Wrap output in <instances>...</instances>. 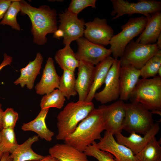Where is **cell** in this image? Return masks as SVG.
<instances>
[{
	"label": "cell",
	"mask_w": 161,
	"mask_h": 161,
	"mask_svg": "<svg viewBox=\"0 0 161 161\" xmlns=\"http://www.w3.org/2000/svg\"><path fill=\"white\" fill-rule=\"evenodd\" d=\"M20 3L21 14L27 15L30 19L34 42L39 46L44 45L47 41L46 35L58 29L56 10L47 5L37 8L24 0H20Z\"/></svg>",
	"instance_id": "cell-1"
},
{
	"label": "cell",
	"mask_w": 161,
	"mask_h": 161,
	"mask_svg": "<svg viewBox=\"0 0 161 161\" xmlns=\"http://www.w3.org/2000/svg\"><path fill=\"white\" fill-rule=\"evenodd\" d=\"M104 130L101 111L94 108L79 123L75 131L65 139L64 143L84 152L95 140L101 139V134Z\"/></svg>",
	"instance_id": "cell-2"
},
{
	"label": "cell",
	"mask_w": 161,
	"mask_h": 161,
	"mask_svg": "<svg viewBox=\"0 0 161 161\" xmlns=\"http://www.w3.org/2000/svg\"><path fill=\"white\" fill-rule=\"evenodd\" d=\"M94 108L92 102L78 100L67 103L57 116L58 133L56 139L64 140L75 131L79 123Z\"/></svg>",
	"instance_id": "cell-3"
},
{
	"label": "cell",
	"mask_w": 161,
	"mask_h": 161,
	"mask_svg": "<svg viewBox=\"0 0 161 161\" xmlns=\"http://www.w3.org/2000/svg\"><path fill=\"white\" fill-rule=\"evenodd\" d=\"M129 100L151 112L161 111V77L140 79Z\"/></svg>",
	"instance_id": "cell-4"
},
{
	"label": "cell",
	"mask_w": 161,
	"mask_h": 161,
	"mask_svg": "<svg viewBox=\"0 0 161 161\" xmlns=\"http://www.w3.org/2000/svg\"><path fill=\"white\" fill-rule=\"evenodd\" d=\"M148 20V18L144 16L131 18L121 26V31L113 35L109 44L114 58L118 59L122 56L128 44L142 32Z\"/></svg>",
	"instance_id": "cell-5"
},
{
	"label": "cell",
	"mask_w": 161,
	"mask_h": 161,
	"mask_svg": "<svg viewBox=\"0 0 161 161\" xmlns=\"http://www.w3.org/2000/svg\"><path fill=\"white\" fill-rule=\"evenodd\" d=\"M125 106L123 130L131 134H146L154 123L151 112L139 103H125Z\"/></svg>",
	"instance_id": "cell-6"
},
{
	"label": "cell",
	"mask_w": 161,
	"mask_h": 161,
	"mask_svg": "<svg viewBox=\"0 0 161 161\" xmlns=\"http://www.w3.org/2000/svg\"><path fill=\"white\" fill-rule=\"evenodd\" d=\"M113 10L110 13L115 20L124 15L141 14L147 18L155 13L160 11L161 1L153 0H139L136 3L124 0H111Z\"/></svg>",
	"instance_id": "cell-7"
},
{
	"label": "cell",
	"mask_w": 161,
	"mask_h": 161,
	"mask_svg": "<svg viewBox=\"0 0 161 161\" xmlns=\"http://www.w3.org/2000/svg\"><path fill=\"white\" fill-rule=\"evenodd\" d=\"M159 50L156 43L145 44L132 40L126 46L120 58L121 65H129L140 70Z\"/></svg>",
	"instance_id": "cell-8"
},
{
	"label": "cell",
	"mask_w": 161,
	"mask_h": 161,
	"mask_svg": "<svg viewBox=\"0 0 161 161\" xmlns=\"http://www.w3.org/2000/svg\"><path fill=\"white\" fill-rule=\"evenodd\" d=\"M104 123L105 130L112 135L121 133L126 115L125 103L119 100L112 104L99 106Z\"/></svg>",
	"instance_id": "cell-9"
},
{
	"label": "cell",
	"mask_w": 161,
	"mask_h": 161,
	"mask_svg": "<svg viewBox=\"0 0 161 161\" xmlns=\"http://www.w3.org/2000/svg\"><path fill=\"white\" fill-rule=\"evenodd\" d=\"M121 66L119 60L115 59L106 77L104 88L96 92L94 98L103 104L117 100L120 93V73Z\"/></svg>",
	"instance_id": "cell-10"
},
{
	"label": "cell",
	"mask_w": 161,
	"mask_h": 161,
	"mask_svg": "<svg viewBox=\"0 0 161 161\" xmlns=\"http://www.w3.org/2000/svg\"><path fill=\"white\" fill-rule=\"evenodd\" d=\"M76 41L78 48L75 55L79 61L96 65L112 54L110 49L92 43L83 37Z\"/></svg>",
	"instance_id": "cell-11"
},
{
	"label": "cell",
	"mask_w": 161,
	"mask_h": 161,
	"mask_svg": "<svg viewBox=\"0 0 161 161\" xmlns=\"http://www.w3.org/2000/svg\"><path fill=\"white\" fill-rule=\"evenodd\" d=\"M58 29L63 32V44L70 45L72 42L77 40L84 34L85 22L83 19H79L78 15L67 10L60 13Z\"/></svg>",
	"instance_id": "cell-12"
},
{
	"label": "cell",
	"mask_w": 161,
	"mask_h": 161,
	"mask_svg": "<svg viewBox=\"0 0 161 161\" xmlns=\"http://www.w3.org/2000/svg\"><path fill=\"white\" fill-rule=\"evenodd\" d=\"M84 34L85 38L95 44L107 46L114 35V30L106 19L95 18L92 21L85 23Z\"/></svg>",
	"instance_id": "cell-13"
},
{
	"label": "cell",
	"mask_w": 161,
	"mask_h": 161,
	"mask_svg": "<svg viewBox=\"0 0 161 161\" xmlns=\"http://www.w3.org/2000/svg\"><path fill=\"white\" fill-rule=\"evenodd\" d=\"M96 145L100 149L112 155L116 161H137L131 150L117 142L113 135L107 131L100 141L96 143Z\"/></svg>",
	"instance_id": "cell-14"
},
{
	"label": "cell",
	"mask_w": 161,
	"mask_h": 161,
	"mask_svg": "<svg viewBox=\"0 0 161 161\" xmlns=\"http://www.w3.org/2000/svg\"><path fill=\"white\" fill-rule=\"evenodd\" d=\"M160 129L159 124L156 123L143 137L134 132L128 137L124 136L121 133L115 136L117 142L129 148L135 155L144 148L152 138L155 137Z\"/></svg>",
	"instance_id": "cell-15"
},
{
	"label": "cell",
	"mask_w": 161,
	"mask_h": 161,
	"mask_svg": "<svg viewBox=\"0 0 161 161\" xmlns=\"http://www.w3.org/2000/svg\"><path fill=\"white\" fill-rule=\"evenodd\" d=\"M95 71L94 65L79 61L75 89L78 94V101H85L91 88Z\"/></svg>",
	"instance_id": "cell-16"
},
{
	"label": "cell",
	"mask_w": 161,
	"mask_h": 161,
	"mask_svg": "<svg viewBox=\"0 0 161 161\" xmlns=\"http://www.w3.org/2000/svg\"><path fill=\"white\" fill-rule=\"evenodd\" d=\"M53 59L48 58L39 82L35 86L37 94L40 95L48 94L58 88L60 77L57 73Z\"/></svg>",
	"instance_id": "cell-17"
},
{
	"label": "cell",
	"mask_w": 161,
	"mask_h": 161,
	"mask_svg": "<svg viewBox=\"0 0 161 161\" xmlns=\"http://www.w3.org/2000/svg\"><path fill=\"white\" fill-rule=\"evenodd\" d=\"M140 76V69L129 65H121L119 78L120 100L124 101L129 100Z\"/></svg>",
	"instance_id": "cell-18"
},
{
	"label": "cell",
	"mask_w": 161,
	"mask_h": 161,
	"mask_svg": "<svg viewBox=\"0 0 161 161\" xmlns=\"http://www.w3.org/2000/svg\"><path fill=\"white\" fill-rule=\"evenodd\" d=\"M43 60L42 55L38 52L34 60L30 61L25 67L20 69V76L14 81V84L19 85L22 88L26 86L28 89H32L37 77L40 73Z\"/></svg>",
	"instance_id": "cell-19"
},
{
	"label": "cell",
	"mask_w": 161,
	"mask_h": 161,
	"mask_svg": "<svg viewBox=\"0 0 161 161\" xmlns=\"http://www.w3.org/2000/svg\"><path fill=\"white\" fill-rule=\"evenodd\" d=\"M49 152L58 161H89L84 152L65 143L54 145L49 149Z\"/></svg>",
	"instance_id": "cell-20"
},
{
	"label": "cell",
	"mask_w": 161,
	"mask_h": 161,
	"mask_svg": "<svg viewBox=\"0 0 161 161\" xmlns=\"http://www.w3.org/2000/svg\"><path fill=\"white\" fill-rule=\"evenodd\" d=\"M145 27L136 42L142 44H154L161 34V12L151 14L148 18Z\"/></svg>",
	"instance_id": "cell-21"
},
{
	"label": "cell",
	"mask_w": 161,
	"mask_h": 161,
	"mask_svg": "<svg viewBox=\"0 0 161 161\" xmlns=\"http://www.w3.org/2000/svg\"><path fill=\"white\" fill-rule=\"evenodd\" d=\"M49 109H41L36 118L27 123H24L21 127L24 131H32L36 133L41 139L50 142L52 140L54 133L47 128L45 119Z\"/></svg>",
	"instance_id": "cell-22"
},
{
	"label": "cell",
	"mask_w": 161,
	"mask_h": 161,
	"mask_svg": "<svg viewBox=\"0 0 161 161\" xmlns=\"http://www.w3.org/2000/svg\"><path fill=\"white\" fill-rule=\"evenodd\" d=\"M114 60L113 57L109 56L95 66L92 84L85 101L92 102L97 91L104 83L108 73Z\"/></svg>",
	"instance_id": "cell-23"
},
{
	"label": "cell",
	"mask_w": 161,
	"mask_h": 161,
	"mask_svg": "<svg viewBox=\"0 0 161 161\" xmlns=\"http://www.w3.org/2000/svg\"><path fill=\"white\" fill-rule=\"evenodd\" d=\"M39 140L38 135L29 137L23 143L18 145L10 154L12 161H29L42 159L45 156L35 152L31 148L32 144Z\"/></svg>",
	"instance_id": "cell-24"
},
{
	"label": "cell",
	"mask_w": 161,
	"mask_h": 161,
	"mask_svg": "<svg viewBox=\"0 0 161 161\" xmlns=\"http://www.w3.org/2000/svg\"><path fill=\"white\" fill-rule=\"evenodd\" d=\"M55 59L61 69L74 72L78 67L79 61L70 45H65L63 48L58 50L55 56Z\"/></svg>",
	"instance_id": "cell-25"
},
{
	"label": "cell",
	"mask_w": 161,
	"mask_h": 161,
	"mask_svg": "<svg viewBox=\"0 0 161 161\" xmlns=\"http://www.w3.org/2000/svg\"><path fill=\"white\" fill-rule=\"evenodd\" d=\"M135 156L137 161H161V147L160 142L155 137H154Z\"/></svg>",
	"instance_id": "cell-26"
},
{
	"label": "cell",
	"mask_w": 161,
	"mask_h": 161,
	"mask_svg": "<svg viewBox=\"0 0 161 161\" xmlns=\"http://www.w3.org/2000/svg\"><path fill=\"white\" fill-rule=\"evenodd\" d=\"M75 80L74 72L69 70H64L60 77L58 89L68 100L77 94L75 89Z\"/></svg>",
	"instance_id": "cell-27"
},
{
	"label": "cell",
	"mask_w": 161,
	"mask_h": 161,
	"mask_svg": "<svg viewBox=\"0 0 161 161\" xmlns=\"http://www.w3.org/2000/svg\"><path fill=\"white\" fill-rule=\"evenodd\" d=\"M14 129L3 128L0 132V151L11 154L18 146Z\"/></svg>",
	"instance_id": "cell-28"
},
{
	"label": "cell",
	"mask_w": 161,
	"mask_h": 161,
	"mask_svg": "<svg viewBox=\"0 0 161 161\" xmlns=\"http://www.w3.org/2000/svg\"><path fill=\"white\" fill-rule=\"evenodd\" d=\"M65 100V97L57 89L42 97L40 103V107L41 109L52 107L60 109L63 107Z\"/></svg>",
	"instance_id": "cell-29"
},
{
	"label": "cell",
	"mask_w": 161,
	"mask_h": 161,
	"mask_svg": "<svg viewBox=\"0 0 161 161\" xmlns=\"http://www.w3.org/2000/svg\"><path fill=\"white\" fill-rule=\"evenodd\" d=\"M161 66V50L150 58L140 69L142 78H149L156 76Z\"/></svg>",
	"instance_id": "cell-30"
},
{
	"label": "cell",
	"mask_w": 161,
	"mask_h": 161,
	"mask_svg": "<svg viewBox=\"0 0 161 161\" xmlns=\"http://www.w3.org/2000/svg\"><path fill=\"white\" fill-rule=\"evenodd\" d=\"M20 0H13L7 10L0 22V24L7 25L12 29L18 31L21 30L20 26L17 22L16 17L18 13L21 11Z\"/></svg>",
	"instance_id": "cell-31"
},
{
	"label": "cell",
	"mask_w": 161,
	"mask_h": 161,
	"mask_svg": "<svg viewBox=\"0 0 161 161\" xmlns=\"http://www.w3.org/2000/svg\"><path fill=\"white\" fill-rule=\"evenodd\" d=\"M96 143L95 141L85 149L84 152L87 156L92 157L98 161H116L111 154L98 148Z\"/></svg>",
	"instance_id": "cell-32"
},
{
	"label": "cell",
	"mask_w": 161,
	"mask_h": 161,
	"mask_svg": "<svg viewBox=\"0 0 161 161\" xmlns=\"http://www.w3.org/2000/svg\"><path fill=\"white\" fill-rule=\"evenodd\" d=\"M18 119V114L12 108L3 112L1 117L3 128L14 129Z\"/></svg>",
	"instance_id": "cell-33"
},
{
	"label": "cell",
	"mask_w": 161,
	"mask_h": 161,
	"mask_svg": "<svg viewBox=\"0 0 161 161\" xmlns=\"http://www.w3.org/2000/svg\"><path fill=\"white\" fill-rule=\"evenodd\" d=\"M96 0H72L67 10L78 15L83 10L88 7L96 8Z\"/></svg>",
	"instance_id": "cell-34"
},
{
	"label": "cell",
	"mask_w": 161,
	"mask_h": 161,
	"mask_svg": "<svg viewBox=\"0 0 161 161\" xmlns=\"http://www.w3.org/2000/svg\"><path fill=\"white\" fill-rule=\"evenodd\" d=\"M13 0H0V20L2 19Z\"/></svg>",
	"instance_id": "cell-35"
},
{
	"label": "cell",
	"mask_w": 161,
	"mask_h": 161,
	"mask_svg": "<svg viewBox=\"0 0 161 161\" xmlns=\"http://www.w3.org/2000/svg\"><path fill=\"white\" fill-rule=\"evenodd\" d=\"M2 62L0 65V71L5 66L10 65L12 62V57L4 53Z\"/></svg>",
	"instance_id": "cell-36"
},
{
	"label": "cell",
	"mask_w": 161,
	"mask_h": 161,
	"mask_svg": "<svg viewBox=\"0 0 161 161\" xmlns=\"http://www.w3.org/2000/svg\"><path fill=\"white\" fill-rule=\"evenodd\" d=\"M29 161H58V160L49 155L45 156L44 158L41 160H32Z\"/></svg>",
	"instance_id": "cell-37"
},
{
	"label": "cell",
	"mask_w": 161,
	"mask_h": 161,
	"mask_svg": "<svg viewBox=\"0 0 161 161\" xmlns=\"http://www.w3.org/2000/svg\"><path fill=\"white\" fill-rule=\"evenodd\" d=\"M10 154L8 153H4L0 161H12Z\"/></svg>",
	"instance_id": "cell-38"
},
{
	"label": "cell",
	"mask_w": 161,
	"mask_h": 161,
	"mask_svg": "<svg viewBox=\"0 0 161 161\" xmlns=\"http://www.w3.org/2000/svg\"><path fill=\"white\" fill-rule=\"evenodd\" d=\"M63 33L60 30L58 29L54 33L53 37L54 38H59L61 37H63Z\"/></svg>",
	"instance_id": "cell-39"
},
{
	"label": "cell",
	"mask_w": 161,
	"mask_h": 161,
	"mask_svg": "<svg viewBox=\"0 0 161 161\" xmlns=\"http://www.w3.org/2000/svg\"><path fill=\"white\" fill-rule=\"evenodd\" d=\"M156 43L159 50H161V34L158 37Z\"/></svg>",
	"instance_id": "cell-40"
},
{
	"label": "cell",
	"mask_w": 161,
	"mask_h": 161,
	"mask_svg": "<svg viewBox=\"0 0 161 161\" xmlns=\"http://www.w3.org/2000/svg\"><path fill=\"white\" fill-rule=\"evenodd\" d=\"M4 111L2 108V104L0 103V129L1 130L3 129L1 117L2 113Z\"/></svg>",
	"instance_id": "cell-41"
},
{
	"label": "cell",
	"mask_w": 161,
	"mask_h": 161,
	"mask_svg": "<svg viewBox=\"0 0 161 161\" xmlns=\"http://www.w3.org/2000/svg\"><path fill=\"white\" fill-rule=\"evenodd\" d=\"M158 75L161 77V66L157 72Z\"/></svg>",
	"instance_id": "cell-42"
},
{
	"label": "cell",
	"mask_w": 161,
	"mask_h": 161,
	"mask_svg": "<svg viewBox=\"0 0 161 161\" xmlns=\"http://www.w3.org/2000/svg\"><path fill=\"white\" fill-rule=\"evenodd\" d=\"M1 130L0 129V132ZM4 154H3L2 152H1L0 151V160L1 159L2 156Z\"/></svg>",
	"instance_id": "cell-43"
}]
</instances>
